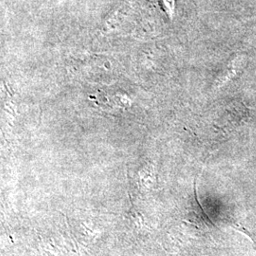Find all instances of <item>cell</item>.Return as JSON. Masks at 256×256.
<instances>
[{"label": "cell", "mask_w": 256, "mask_h": 256, "mask_svg": "<svg viewBox=\"0 0 256 256\" xmlns=\"http://www.w3.org/2000/svg\"><path fill=\"white\" fill-rule=\"evenodd\" d=\"M164 3L165 9L167 10L169 16L172 18L173 12H174V0H164Z\"/></svg>", "instance_id": "1"}]
</instances>
